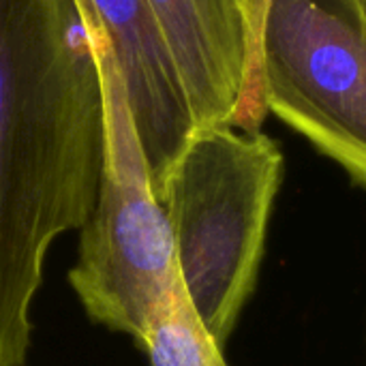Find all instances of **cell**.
<instances>
[{
	"mask_svg": "<svg viewBox=\"0 0 366 366\" xmlns=\"http://www.w3.org/2000/svg\"><path fill=\"white\" fill-rule=\"evenodd\" d=\"M103 86L75 0H0V366H24L54 240L88 221Z\"/></svg>",
	"mask_w": 366,
	"mask_h": 366,
	"instance_id": "obj_1",
	"label": "cell"
},
{
	"mask_svg": "<svg viewBox=\"0 0 366 366\" xmlns=\"http://www.w3.org/2000/svg\"><path fill=\"white\" fill-rule=\"evenodd\" d=\"M283 165L266 133L208 127L191 135L157 195L182 294L221 352L253 296Z\"/></svg>",
	"mask_w": 366,
	"mask_h": 366,
	"instance_id": "obj_2",
	"label": "cell"
},
{
	"mask_svg": "<svg viewBox=\"0 0 366 366\" xmlns=\"http://www.w3.org/2000/svg\"><path fill=\"white\" fill-rule=\"evenodd\" d=\"M84 24L103 86L105 146L97 202L81 227L69 283L92 322L139 343L178 285L174 244L152 195L114 51L99 24L86 17Z\"/></svg>",
	"mask_w": 366,
	"mask_h": 366,
	"instance_id": "obj_3",
	"label": "cell"
},
{
	"mask_svg": "<svg viewBox=\"0 0 366 366\" xmlns=\"http://www.w3.org/2000/svg\"><path fill=\"white\" fill-rule=\"evenodd\" d=\"M262 90L274 114L366 184V0H270Z\"/></svg>",
	"mask_w": 366,
	"mask_h": 366,
	"instance_id": "obj_4",
	"label": "cell"
},
{
	"mask_svg": "<svg viewBox=\"0 0 366 366\" xmlns=\"http://www.w3.org/2000/svg\"><path fill=\"white\" fill-rule=\"evenodd\" d=\"M79 13L99 24L122 75L127 107L157 197L195 124L148 0H75Z\"/></svg>",
	"mask_w": 366,
	"mask_h": 366,
	"instance_id": "obj_5",
	"label": "cell"
},
{
	"mask_svg": "<svg viewBox=\"0 0 366 366\" xmlns=\"http://www.w3.org/2000/svg\"><path fill=\"white\" fill-rule=\"evenodd\" d=\"M176 66L195 131L229 124L244 79L236 0H148Z\"/></svg>",
	"mask_w": 366,
	"mask_h": 366,
	"instance_id": "obj_6",
	"label": "cell"
},
{
	"mask_svg": "<svg viewBox=\"0 0 366 366\" xmlns=\"http://www.w3.org/2000/svg\"><path fill=\"white\" fill-rule=\"evenodd\" d=\"M137 347L148 356L150 366H227L223 352L197 324L180 283Z\"/></svg>",
	"mask_w": 366,
	"mask_h": 366,
	"instance_id": "obj_7",
	"label": "cell"
},
{
	"mask_svg": "<svg viewBox=\"0 0 366 366\" xmlns=\"http://www.w3.org/2000/svg\"><path fill=\"white\" fill-rule=\"evenodd\" d=\"M244 26V79L229 127L242 133H259L268 116L262 90V26L270 0H236Z\"/></svg>",
	"mask_w": 366,
	"mask_h": 366,
	"instance_id": "obj_8",
	"label": "cell"
}]
</instances>
